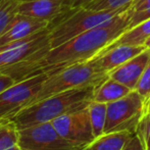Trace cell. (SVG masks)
Segmentation results:
<instances>
[{
    "instance_id": "cb8c5ba5",
    "label": "cell",
    "mask_w": 150,
    "mask_h": 150,
    "mask_svg": "<svg viewBox=\"0 0 150 150\" xmlns=\"http://www.w3.org/2000/svg\"><path fill=\"white\" fill-rule=\"evenodd\" d=\"M13 84H16L14 80H12L9 76L5 75V74L0 71V93L3 90L7 89L8 87L12 86Z\"/></svg>"
},
{
    "instance_id": "9c48e42d",
    "label": "cell",
    "mask_w": 150,
    "mask_h": 150,
    "mask_svg": "<svg viewBox=\"0 0 150 150\" xmlns=\"http://www.w3.org/2000/svg\"><path fill=\"white\" fill-rule=\"evenodd\" d=\"M71 9H74V0H23L18 5V13L49 24L56 22Z\"/></svg>"
},
{
    "instance_id": "83f0119b",
    "label": "cell",
    "mask_w": 150,
    "mask_h": 150,
    "mask_svg": "<svg viewBox=\"0 0 150 150\" xmlns=\"http://www.w3.org/2000/svg\"><path fill=\"white\" fill-rule=\"evenodd\" d=\"M146 111H150V98L146 103Z\"/></svg>"
},
{
    "instance_id": "277c9868",
    "label": "cell",
    "mask_w": 150,
    "mask_h": 150,
    "mask_svg": "<svg viewBox=\"0 0 150 150\" xmlns=\"http://www.w3.org/2000/svg\"><path fill=\"white\" fill-rule=\"evenodd\" d=\"M108 77V74L99 71L91 60L69 65L48 76L32 103L67 90L97 87Z\"/></svg>"
},
{
    "instance_id": "6da1fadb",
    "label": "cell",
    "mask_w": 150,
    "mask_h": 150,
    "mask_svg": "<svg viewBox=\"0 0 150 150\" xmlns=\"http://www.w3.org/2000/svg\"><path fill=\"white\" fill-rule=\"evenodd\" d=\"M131 14L129 7L106 24L51 48L42 60V71L49 76L69 65L92 59L127 31Z\"/></svg>"
},
{
    "instance_id": "d6986e66",
    "label": "cell",
    "mask_w": 150,
    "mask_h": 150,
    "mask_svg": "<svg viewBox=\"0 0 150 150\" xmlns=\"http://www.w3.org/2000/svg\"><path fill=\"white\" fill-rule=\"evenodd\" d=\"M135 135L140 140L143 148L150 150V111H145L137 126Z\"/></svg>"
},
{
    "instance_id": "f1b7e54d",
    "label": "cell",
    "mask_w": 150,
    "mask_h": 150,
    "mask_svg": "<svg viewBox=\"0 0 150 150\" xmlns=\"http://www.w3.org/2000/svg\"><path fill=\"white\" fill-rule=\"evenodd\" d=\"M145 46H146L147 48H150V38L146 41V43H145Z\"/></svg>"
},
{
    "instance_id": "4fadbf2b",
    "label": "cell",
    "mask_w": 150,
    "mask_h": 150,
    "mask_svg": "<svg viewBox=\"0 0 150 150\" xmlns=\"http://www.w3.org/2000/svg\"><path fill=\"white\" fill-rule=\"evenodd\" d=\"M150 38V18L140 23L137 26L133 27L132 29L126 31L124 34L120 36L117 39L111 42L109 45H107L104 49L100 52L106 51L111 48H115L117 46L122 45H144L146 41Z\"/></svg>"
},
{
    "instance_id": "7c38bea8",
    "label": "cell",
    "mask_w": 150,
    "mask_h": 150,
    "mask_svg": "<svg viewBox=\"0 0 150 150\" xmlns=\"http://www.w3.org/2000/svg\"><path fill=\"white\" fill-rule=\"evenodd\" d=\"M49 26V23L45 21L18 13L7 30L0 36V47L25 39Z\"/></svg>"
},
{
    "instance_id": "ba28073f",
    "label": "cell",
    "mask_w": 150,
    "mask_h": 150,
    "mask_svg": "<svg viewBox=\"0 0 150 150\" xmlns=\"http://www.w3.org/2000/svg\"><path fill=\"white\" fill-rule=\"evenodd\" d=\"M52 125L65 140L80 150L95 139L88 107L62 115L54 120Z\"/></svg>"
},
{
    "instance_id": "4316f807",
    "label": "cell",
    "mask_w": 150,
    "mask_h": 150,
    "mask_svg": "<svg viewBox=\"0 0 150 150\" xmlns=\"http://www.w3.org/2000/svg\"><path fill=\"white\" fill-rule=\"evenodd\" d=\"M4 150H21V148H20V146H18V145H14V146L9 147V148H6Z\"/></svg>"
},
{
    "instance_id": "ffe728a7",
    "label": "cell",
    "mask_w": 150,
    "mask_h": 150,
    "mask_svg": "<svg viewBox=\"0 0 150 150\" xmlns=\"http://www.w3.org/2000/svg\"><path fill=\"white\" fill-rule=\"evenodd\" d=\"M134 90H136L145 101V103H147L150 98V62L144 69Z\"/></svg>"
},
{
    "instance_id": "603a6c76",
    "label": "cell",
    "mask_w": 150,
    "mask_h": 150,
    "mask_svg": "<svg viewBox=\"0 0 150 150\" xmlns=\"http://www.w3.org/2000/svg\"><path fill=\"white\" fill-rule=\"evenodd\" d=\"M122 150H145L143 148L142 144H141L140 140L138 139V137L136 135L131 138V140L127 143V145L125 146V148Z\"/></svg>"
},
{
    "instance_id": "f546056e",
    "label": "cell",
    "mask_w": 150,
    "mask_h": 150,
    "mask_svg": "<svg viewBox=\"0 0 150 150\" xmlns=\"http://www.w3.org/2000/svg\"><path fill=\"white\" fill-rule=\"evenodd\" d=\"M1 1H2V0H0V3H1Z\"/></svg>"
},
{
    "instance_id": "e0dca14e",
    "label": "cell",
    "mask_w": 150,
    "mask_h": 150,
    "mask_svg": "<svg viewBox=\"0 0 150 150\" xmlns=\"http://www.w3.org/2000/svg\"><path fill=\"white\" fill-rule=\"evenodd\" d=\"M20 0H2L0 3V36L4 33L18 13Z\"/></svg>"
},
{
    "instance_id": "52a82bcc",
    "label": "cell",
    "mask_w": 150,
    "mask_h": 150,
    "mask_svg": "<svg viewBox=\"0 0 150 150\" xmlns=\"http://www.w3.org/2000/svg\"><path fill=\"white\" fill-rule=\"evenodd\" d=\"M22 150H80L56 131L52 122L35 125L18 130Z\"/></svg>"
},
{
    "instance_id": "ac0fdd59",
    "label": "cell",
    "mask_w": 150,
    "mask_h": 150,
    "mask_svg": "<svg viewBox=\"0 0 150 150\" xmlns=\"http://www.w3.org/2000/svg\"><path fill=\"white\" fill-rule=\"evenodd\" d=\"M134 0H93L87 5L84 6V8H87L90 10H115L120 8L128 7L131 6Z\"/></svg>"
},
{
    "instance_id": "5b68a950",
    "label": "cell",
    "mask_w": 150,
    "mask_h": 150,
    "mask_svg": "<svg viewBox=\"0 0 150 150\" xmlns=\"http://www.w3.org/2000/svg\"><path fill=\"white\" fill-rule=\"evenodd\" d=\"M145 111L146 103L136 90H132L119 100L107 103L104 134L115 132L135 134Z\"/></svg>"
},
{
    "instance_id": "484cf974",
    "label": "cell",
    "mask_w": 150,
    "mask_h": 150,
    "mask_svg": "<svg viewBox=\"0 0 150 150\" xmlns=\"http://www.w3.org/2000/svg\"><path fill=\"white\" fill-rule=\"evenodd\" d=\"M7 122H9V120H0V133L2 132V130L4 129L5 125L7 124Z\"/></svg>"
},
{
    "instance_id": "7a4b0ae2",
    "label": "cell",
    "mask_w": 150,
    "mask_h": 150,
    "mask_svg": "<svg viewBox=\"0 0 150 150\" xmlns=\"http://www.w3.org/2000/svg\"><path fill=\"white\" fill-rule=\"evenodd\" d=\"M95 88L94 86L77 88L48 96L32 103L10 120L18 130L44 122H52L62 115L89 106L93 101Z\"/></svg>"
},
{
    "instance_id": "9a60e30c",
    "label": "cell",
    "mask_w": 150,
    "mask_h": 150,
    "mask_svg": "<svg viewBox=\"0 0 150 150\" xmlns=\"http://www.w3.org/2000/svg\"><path fill=\"white\" fill-rule=\"evenodd\" d=\"M134 135L130 132L103 134L81 150H122Z\"/></svg>"
},
{
    "instance_id": "3957f363",
    "label": "cell",
    "mask_w": 150,
    "mask_h": 150,
    "mask_svg": "<svg viewBox=\"0 0 150 150\" xmlns=\"http://www.w3.org/2000/svg\"><path fill=\"white\" fill-rule=\"evenodd\" d=\"M128 7L115 10H90L80 7L69 10L62 18L50 24V45L54 48L69 39L106 24Z\"/></svg>"
},
{
    "instance_id": "8fae6325",
    "label": "cell",
    "mask_w": 150,
    "mask_h": 150,
    "mask_svg": "<svg viewBox=\"0 0 150 150\" xmlns=\"http://www.w3.org/2000/svg\"><path fill=\"white\" fill-rule=\"evenodd\" d=\"M150 62V48L131 58L108 73L109 78L134 90L144 69Z\"/></svg>"
},
{
    "instance_id": "5bb4252c",
    "label": "cell",
    "mask_w": 150,
    "mask_h": 150,
    "mask_svg": "<svg viewBox=\"0 0 150 150\" xmlns=\"http://www.w3.org/2000/svg\"><path fill=\"white\" fill-rule=\"evenodd\" d=\"M131 91L132 90L125 86L124 84L108 77L104 82H102L100 85L95 88L93 101L107 104V103L119 100L122 97L129 94Z\"/></svg>"
},
{
    "instance_id": "d4e9b609",
    "label": "cell",
    "mask_w": 150,
    "mask_h": 150,
    "mask_svg": "<svg viewBox=\"0 0 150 150\" xmlns=\"http://www.w3.org/2000/svg\"><path fill=\"white\" fill-rule=\"evenodd\" d=\"M91 1H93V0H74V8L84 7Z\"/></svg>"
},
{
    "instance_id": "2e32d148",
    "label": "cell",
    "mask_w": 150,
    "mask_h": 150,
    "mask_svg": "<svg viewBox=\"0 0 150 150\" xmlns=\"http://www.w3.org/2000/svg\"><path fill=\"white\" fill-rule=\"evenodd\" d=\"M88 109H89L90 120L94 137L95 138L100 137L101 135L104 134V128L105 124H106L107 104L92 101L88 106Z\"/></svg>"
},
{
    "instance_id": "4dcf8cb0",
    "label": "cell",
    "mask_w": 150,
    "mask_h": 150,
    "mask_svg": "<svg viewBox=\"0 0 150 150\" xmlns=\"http://www.w3.org/2000/svg\"><path fill=\"white\" fill-rule=\"evenodd\" d=\"M20 1H23V0H20Z\"/></svg>"
},
{
    "instance_id": "1f68e13d",
    "label": "cell",
    "mask_w": 150,
    "mask_h": 150,
    "mask_svg": "<svg viewBox=\"0 0 150 150\" xmlns=\"http://www.w3.org/2000/svg\"><path fill=\"white\" fill-rule=\"evenodd\" d=\"M21 150H22V149H21Z\"/></svg>"
},
{
    "instance_id": "8992f818",
    "label": "cell",
    "mask_w": 150,
    "mask_h": 150,
    "mask_svg": "<svg viewBox=\"0 0 150 150\" xmlns=\"http://www.w3.org/2000/svg\"><path fill=\"white\" fill-rule=\"evenodd\" d=\"M48 77L43 73L13 84L0 93V120H10L31 104Z\"/></svg>"
},
{
    "instance_id": "7402d4cb",
    "label": "cell",
    "mask_w": 150,
    "mask_h": 150,
    "mask_svg": "<svg viewBox=\"0 0 150 150\" xmlns=\"http://www.w3.org/2000/svg\"><path fill=\"white\" fill-rule=\"evenodd\" d=\"M149 7H150V0H134L130 6L132 11H139V10L146 9V8Z\"/></svg>"
},
{
    "instance_id": "30bf717a",
    "label": "cell",
    "mask_w": 150,
    "mask_h": 150,
    "mask_svg": "<svg viewBox=\"0 0 150 150\" xmlns=\"http://www.w3.org/2000/svg\"><path fill=\"white\" fill-rule=\"evenodd\" d=\"M144 45H122L111 48L103 52H99L96 56L90 59L97 69L102 73L108 74L112 69H117L126 61L135 57L146 49Z\"/></svg>"
},
{
    "instance_id": "44dd1931",
    "label": "cell",
    "mask_w": 150,
    "mask_h": 150,
    "mask_svg": "<svg viewBox=\"0 0 150 150\" xmlns=\"http://www.w3.org/2000/svg\"><path fill=\"white\" fill-rule=\"evenodd\" d=\"M148 18H150V7L146 8V9H143V10H139V11H132L130 23H129V25H128L127 31L132 29L133 27L139 25L140 23L148 20Z\"/></svg>"
}]
</instances>
